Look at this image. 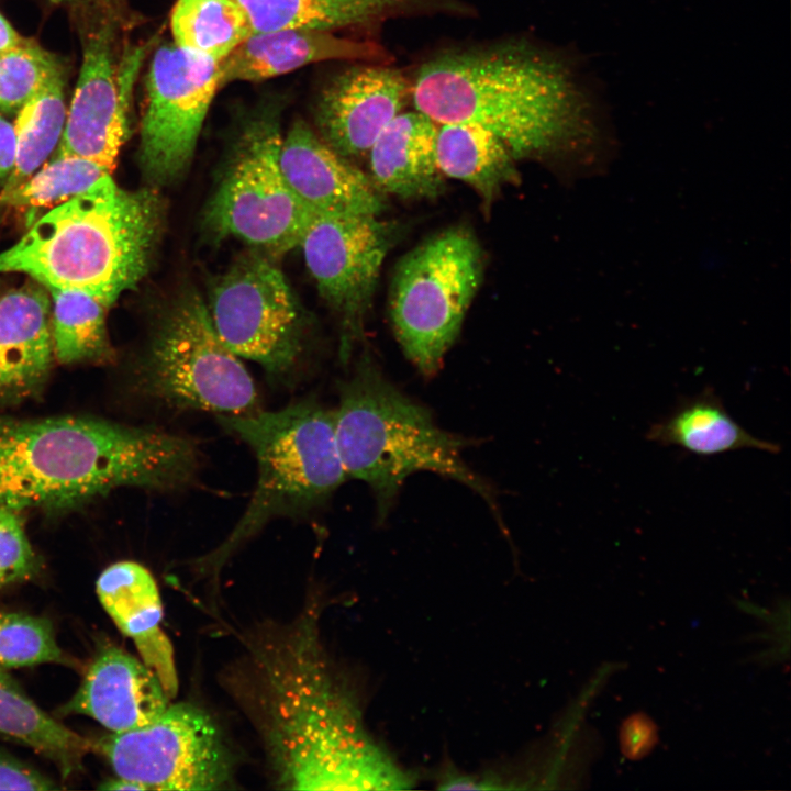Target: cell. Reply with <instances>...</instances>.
Returning <instances> with one entry per match:
<instances>
[{"label": "cell", "mask_w": 791, "mask_h": 791, "mask_svg": "<svg viewBox=\"0 0 791 791\" xmlns=\"http://www.w3.org/2000/svg\"><path fill=\"white\" fill-rule=\"evenodd\" d=\"M411 83L415 110L437 124H478L516 160L570 155L595 170L613 149L595 82L569 53L519 42L450 51Z\"/></svg>", "instance_id": "6da1fadb"}, {"label": "cell", "mask_w": 791, "mask_h": 791, "mask_svg": "<svg viewBox=\"0 0 791 791\" xmlns=\"http://www.w3.org/2000/svg\"><path fill=\"white\" fill-rule=\"evenodd\" d=\"M199 467L192 441L81 415L0 413V505L63 511L124 487L169 491Z\"/></svg>", "instance_id": "7a4b0ae2"}, {"label": "cell", "mask_w": 791, "mask_h": 791, "mask_svg": "<svg viewBox=\"0 0 791 791\" xmlns=\"http://www.w3.org/2000/svg\"><path fill=\"white\" fill-rule=\"evenodd\" d=\"M258 708L277 781L291 790L402 789L408 778L365 734L305 622L259 654Z\"/></svg>", "instance_id": "3957f363"}, {"label": "cell", "mask_w": 791, "mask_h": 791, "mask_svg": "<svg viewBox=\"0 0 791 791\" xmlns=\"http://www.w3.org/2000/svg\"><path fill=\"white\" fill-rule=\"evenodd\" d=\"M163 220L155 189H123L108 175L30 224L0 252V274L22 272L110 308L148 271Z\"/></svg>", "instance_id": "277c9868"}, {"label": "cell", "mask_w": 791, "mask_h": 791, "mask_svg": "<svg viewBox=\"0 0 791 791\" xmlns=\"http://www.w3.org/2000/svg\"><path fill=\"white\" fill-rule=\"evenodd\" d=\"M335 438L347 477L366 482L386 519L404 480L434 471L467 486L497 513L490 487L463 460L469 444L439 428L430 412L396 388L369 357L338 386Z\"/></svg>", "instance_id": "5b68a950"}, {"label": "cell", "mask_w": 791, "mask_h": 791, "mask_svg": "<svg viewBox=\"0 0 791 791\" xmlns=\"http://www.w3.org/2000/svg\"><path fill=\"white\" fill-rule=\"evenodd\" d=\"M254 452L258 478L253 495L227 537L197 564L216 571L269 521L324 503L345 481L335 438L334 412L312 399L277 411L218 415Z\"/></svg>", "instance_id": "8992f818"}, {"label": "cell", "mask_w": 791, "mask_h": 791, "mask_svg": "<svg viewBox=\"0 0 791 791\" xmlns=\"http://www.w3.org/2000/svg\"><path fill=\"white\" fill-rule=\"evenodd\" d=\"M141 391L178 411L244 415L260 410L252 376L219 337L207 303L187 290L158 319L136 378Z\"/></svg>", "instance_id": "52a82bcc"}, {"label": "cell", "mask_w": 791, "mask_h": 791, "mask_svg": "<svg viewBox=\"0 0 791 791\" xmlns=\"http://www.w3.org/2000/svg\"><path fill=\"white\" fill-rule=\"evenodd\" d=\"M482 274L480 245L464 227L437 233L399 263L390 320L404 355L424 376L438 371L456 341Z\"/></svg>", "instance_id": "ba28073f"}, {"label": "cell", "mask_w": 791, "mask_h": 791, "mask_svg": "<svg viewBox=\"0 0 791 791\" xmlns=\"http://www.w3.org/2000/svg\"><path fill=\"white\" fill-rule=\"evenodd\" d=\"M281 140L278 115L272 111L247 123L204 218L218 237L243 239L269 256L298 246L313 214L282 175Z\"/></svg>", "instance_id": "9c48e42d"}, {"label": "cell", "mask_w": 791, "mask_h": 791, "mask_svg": "<svg viewBox=\"0 0 791 791\" xmlns=\"http://www.w3.org/2000/svg\"><path fill=\"white\" fill-rule=\"evenodd\" d=\"M208 312L222 342L271 377L302 357L307 321L283 272L261 252L241 256L214 282Z\"/></svg>", "instance_id": "30bf717a"}, {"label": "cell", "mask_w": 791, "mask_h": 791, "mask_svg": "<svg viewBox=\"0 0 791 791\" xmlns=\"http://www.w3.org/2000/svg\"><path fill=\"white\" fill-rule=\"evenodd\" d=\"M96 747L118 777L145 790H214L230 777L221 732L209 714L188 703L169 704L154 722L111 733Z\"/></svg>", "instance_id": "8fae6325"}, {"label": "cell", "mask_w": 791, "mask_h": 791, "mask_svg": "<svg viewBox=\"0 0 791 791\" xmlns=\"http://www.w3.org/2000/svg\"><path fill=\"white\" fill-rule=\"evenodd\" d=\"M219 89L220 63L174 43L156 49L145 78L138 148L142 171L152 185L183 176Z\"/></svg>", "instance_id": "7c38bea8"}, {"label": "cell", "mask_w": 791, "mask_h": 791, "mask_svg": "<svg viewBox=\"0 0 791 791\" xmlns=\"http://www.w3.org/2000/svg\"><path fill=\"white\" fill-rule=\"evenodd\" d=\"M394 227L379 215L313 213L299 242L308 269L342 326L339 355L347 363L363 335L364 320Z\"/></svg>", "instance_id": "4fadbf2b"}, {"label": "cell", "mask_w": 791, "mask_h": 791, "mask_svg": "<svg viewBox=\"0 0 791 791\" xmlns=\"http://www.w3.org/2000/svg\"><path fill=\"white\" fill-rule=\"evenodd\" d=\"M114 32L104 24L88 36L80 74L56 147L113 170L127 134V97L114 60Z\"/></svg>", "instance_id": "5bb4252c"}, {"label": "cell", "mask_w": 791, "mask_h": 791, "mask_svg": "<svg viewBox=\"0 0 791 791\" xmlns=\"http://www.w3.org/2000/svg\"><path fill=\"white\" fill-rule=\"evenodd\" d=\"M411 94L412 83L396 68L381 64L352 66L320 92L314 111L316 133L348 159L367 155Z\"/></svg>", "instance_id": "9a60e30c"}, {"label": "cell", "mask_w": 791, "mask_h": 791, "mask_svg": "<svg viewBox=\"0 0 791 791\" xmlns=\"http://www.w3.org/2000/svg\"><path fill=\"white\" fill-rule=\"evenodd\" d=\"M279 165L294 196L312 213L380 215L385 208L370 178L302 120L282 136Z\"/></svg>", "instance_id": "2e32d148"}, {"label": "cell", "mask_w": 791, "mask_h": 791, "mask_svg": "<svg viewBox=\"0 0 791 791\" xmlns=\"http://www.w3.org/2000/svg\"><path fill=\"white\" fill-rule=\"evenodd\" d=\"M168 705L169 697L151 668L125 650L107 646L88 667L63 713L89 716L121 733L154 722Z\"/></svg>", "instance_id": "e0dca14e"}, {"label": "cell", "mask_w": 791, "mask_h": 791, "mask_svg": "<svg viewBox=\"0 0 791 791\" xmlns=\"http://www.w3.org/2000/svg\"><path fill=\"white\" fill-rule=\"evenodd\" d=\"M51 309L47 288L33 279L0 296V405L42 391L55 359Z\"/></svg>", "instance_id": "ac0fdd59"}, {"label": "cell", "mask_w": 791, "mask_h": 791, "mask_svg": "<svg viewBox=\"0 0 791 791\" xmlns=\"http://www.w3.org/2000/svg\"><path fill=\"white\" fill-rule=\"evenodd\" d=\"M378 44L338 37L330 31L292 27L254 33L220 63V88L260 81L327 60H386Z\"/></svg>", "instance_id": "d6986e66"}, {"label": "cell", "mask_w": 791, "mask_h": 791, "mask_svg": "<svg viewBox=\"0 0 791 791\" xmlns=\"http://www.w3.org/2000/svg\"><path fill=\"white\" fill-rule=\"evenodd\" d=\"M98 599L118 628L132 638L143 662L160 680L169 699L177 688L172 647L160 630L163 605L152 573L135 561L105 568L96 583Z\"/></svg>", "instance_id": "ffe728a7"}, {"label": "cell", "mask_w": 791, "mask_h": 791, "mask_svg": "<svg viewBox=\"0 0 791 791\" xmlns=\"http://www.w3.org/2000/svg\"><path fill=\"white\" fill-rule=\"evenodd\" d=\"M436 131L437 123L417 110L394 116L367 154L374 186L404 200L437 197L444 179L436 161Z\"/></svg>", "instance_id": "44dd1931"}, {"label": "cell", "mask_w": 791, "mask_h": 791, "mask_svg": "<svg viewBox=\"0 0 791 791\" xmlns=\"http://www.w3.org/2000/svg\"><path fill=\"white\" fill-rule=\"evenodd\" d=\"M647 439L699 456L740 449L780 452L778 444L755 437L737 423L711 387L682 399L670 414L650 426Z\"/></svg>", "instance_id": "7402d4cb"}, {"label": "cell", "mask_w": 791, "mask_h": 791, "mask_svg": "<svg viewBox=\"0 0 791 791\" xmlns=\"http://www.w3.org/2000/svg\"><path fill=\"white\" fill-rule=\"evenodd\" d=\"M435 147L443 176L470 186L486 204L505 186L519 180L512 152L495 134L478 124H437Z\"/></svg>", "instance_id": "603a6c76"}, {"label": "cell", "mask_w": 791, "mask_h": 791, "mask_svg": "<svg viewBox=\"0 0 791 791\" xmlns=\"http://www.w3.org/2000/svg\"><path fill=\"white\" fill-rule=\"evenodd\" d=\"M254 33L303 27L333 32L421 9L423 0H237Z\"/></svg>", "instance_id": "cb8c5ba5"}, {"label": "cell", "mask_w": 791, "mask_h": 791, "mask_svg": "<svg viewBox=\"0 0 791 791\" xmlns=\"http://www.w3.org/2000/svg\"><path fill=\"white\" fill-rule=\"evenodd\" d=\"M0 734L48 757L64 772L71 771L93 747L40 709L3 669H0Z\"/></svg>", "instance_id": "d4e9b609"}, {"label": "cell", "mask_w": 791, "mask_h": 791, "mask_svg": "<svg viewBox=\"0 0 791 791\" xmlns=\"http://www.w3.org/2000/svg\"><path fill=\"white\" fill-rule=\"evenodd\" d=\"M170 30L176 46L218 63L254 34L237 0H177Z\"/></svg>", "instance_id": "484cf974"}, {"label": "cell", "mask_w": 791, "mask_h": 791, "mask_svg": "<svg viewBox=\"0 0 791 791\" xmlns=\"http://www.w3.org/2000/svg\"><path fill=\"white\" fill-rule=\"evenodd\" d=\"M47 290L54 358L67 365L113 360L105 324L109 307L79 291Z\"/></svg>", "instance_id": "4316f807"}, {"label": "cell", "mask_w": 791, "mask_h": 791, "mask_svg": "<svg viewBox=\"0 0 791 791\" xmlns=\"http://www.w3.org/2000/svg\"><path fill=\"white\" fill-rule=\"evenodd\" d=\"M14 168L2 191L19 186L35 172L57 147L66 121L63 71L57 74L18 112Z\"/></svg>", "instance_id": "83f0119b"}, {"label": "cell", "mask_w": 791, "mask_h": 791, "mask_svg": "<svg viewBox=\"0 0 791 791\" xmlns=\"http://www.w3.org/2000/svg\"><path fill=\"white\" fill-rule=\"evenodd\" d=\"M112 170L78 156L54 155L11 190L0 192V204L34 211L54 208L91 187Z\"/></svg>", "instance_id": "f1b7e54d"}, {"label": "cell", "mask_w": 791, "mask_h": 791, "mask_svg": "<svg viewBox=\"0 0 791 791\" xmlns=\"http://www.w3.org/2000/svg\"><path fill=\"white\" fill-rule=\"evenodd\" d=\"M62 71L52 54L26 40L0 54V110L18 112Z\"/></svg>", "instance_id": "f546056e"}, {"label": "cell", "mask_w": 791, "mask_h": 791, "mask_svg": "<svg viewBox=\"0 0 791 791\" xmlns=\"http://www.w3.org/2000/svg\"><path fill=\"white\" fill-rule=\"evenodd\" d=\"M64 660L47 619L0 610V669Z\"/></svg>", "instance_id": "4dcf8cb0"}, {"label": "cell", "mask_w": 791, "mask_h": 791, "mask_svg": "<svg viewBox=\"0 0 791 791\" xmlns=\"http://www.w3.org/2000/svg\"><path fill=\"white\" fill-rule=\"evenodd\" d=\"M35 570V553L19 510L0 505V590L30 578Z\"/></svg>", "instance_id": "1f68e13d"}, {"label": "cell", "mask_w": 791, "mask_h": 791, "mask_svg": "<svg viewBox=\"0 0 791 791\" xmlns=\"http://www.w3.org/2000/svg\"><path fill=\"white\" fill-rule=\"evenodd\" d=\"M658 742V726L646 713H633L621 723L619 743L625 758L640 760L654 750Z\"/></svg>", "instance_id": "d6a6232c"}, {"label": "cell", "mask_w": 791, "mask_h": 791, "mask_svg": "<svg viewBox=\"0 0 791 791\" xmlns=\"http://www.w3.org/2000/svg\"><path fill=\"white\" fill-rule=\"evenodd\" d=\"M57 789L54 781L9 756L0 755V790L46 791Z\"/></svg>", "instance_id": "836d02e7"}, {"label": "cell", "mask_w": 791, "mask_h": 791, "mask_svg": "<svg viewBox=\"0 0 791 791\" xmlns=\"http://www.w3.org/2000/svg\"><path fill=\"white\" fill-rule=\"evenodd\" d=\"M16 158V137L13 124L0 114V191L10 177Z\"/></svg>", "instance_id": "e575fe53"}, {"label": "cell", "mask_w": 791, "mask_h": 791, "mask_svg": "<svg viewBox=\"0 0 791 791\" xmlns=\"http://www.w3.org/2000/svg\"><path fill=\"white\" fill-rule=\"evenodd\" d=\"M11 24L0 14V54L24 43Z\"/></svg>", "instance_id": "d590c367"}, {"label": "cell", "mask_w": 791, "mask_h": 791, "mask_svg": "<svg viewBox=\"0 0 791 791\" xmlns=\"http://www.w3.org/2000/svg\"><path fill=\"white\" fill-rule=\"evenodd\" d=\"M98 789H100V790H142V791H145L144 787H142L141 784H138L134 781L118 777V776L115 778H111V779L103 781L98 787Z\"/></svg>", "instance_id": "8d00e7d4"}, {"label": "cell", "mask_w": 791, "mask_h": 791, "mask_svg": "<svg viewBox=\"0 0 791 791\" xmlns=\"http://www.w3.org/2000/svg\"><path fill=\"white\" fill-rule=\"evenodd\" d=\"M49 1L55 2V3H68V4L77 3L78 4V3L94 2V1H99V0H49Z\"/></svg>", "instance_id": "74e56055"}]
</instances>
